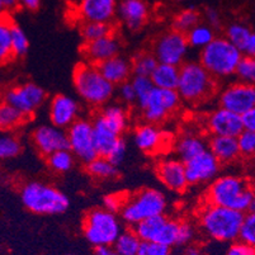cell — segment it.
Here are the masks:
<instances>
[{
    "label": "cell",
    "mask_w": 255,
    "mask_h": 255,
    "mask_svg": "<svg viewBox=\"0 0 255 255\" xmlns=\"http://www.w3.org/2000/svg\"><path fill=\"white\" fill-rule=\"evenodd\" d=\"M166 206L168 202L163 192L155 188H145L127 197L121 211V219L127 225L135 227L145 220L165 215Z\"/></svg>",
    "instance_id": "obj_8"
},
{
    "label": "cell",
    "mask_w": 255,
    "mask_h": 255,
    "mask_svg": "<svg viewBox=\"0 0 255 255\" xmlns=\"http://www.w3.org/2000/svg\"><path fill=\"white\" fill-rule=\"evenodd\" d=\"M131 83L135 88L136 97H137V104L138 108H142L146 104L147 99L151 96L152 90L155 89V85L152 83L151 78H147V76H133L131 79Z\"/></svg>",
    "instance_id": "obj_38"
},
{
    "label": "cell",
    "mask_w": 255,
    "mask_h": 255,
    "mask_svg": "<svg viewBox=\"0 0 255 255\" xmlns=\"http://www.w3.org/2000/svg\"><path fill=\"white\" fill-rule=\"evenodd\" d=\"M98 69L104 78L113 85H118L128 82V78L132 75V61L127 60L126 57L116 56L107 60L98 65Z\"/></svg>",
    "instance_id": "obj_25"
},
{
    "label": "cell",
    "mask_w": 255,
    "mask_h": 255,
    "mask_svg": "<svg viewBox=\"0 0 255 255\" xmlns=\"http://www.w3.org/2000/svg\"><path fill=\"white\" fill-rule=\"evenodd\" d=\"M76 157L69 149L60 150L46 157L50 169L55 173H68L73 169Z\"/></svg>",
    "instance_id": "obj_35"
},
{
    "label": "cell",
    "mask_w": 255,
    "mask_h": 255,
    "mask_svg": "<svg viewBox=\"0 0 255 255\" xmlns=\"http://www.w3.org/2000/svg\"><path fill=\"white\" fill-rule=\"evenodd\" d=\"M137 255H171V248L156 241H142Z\"/></svg>",
    "instance_id": "obj_46"
},
{
    "label": "cell",
    "mask_w": 255,
    "mask_h": 255,
    "mask_svg": "<svg viewBox=\"0 0 255 255\" xmlns=\"http://www.w3.org/2000/svg\"><path fill=\"white\" fill-rule=\"evenodd\" d=\"M103 121L118 135L122 136L128 128L129 116L122 104H108L98 113Z\"/></svg>",
    "instance_id": "obj_27"
},
{
    "label": "cell",
    "mask_w": 255,
    "mask_h": 255,
    "mask_svg": "<svg viewBox=\"0 0 255 255\" xmlns=\"http://www.w3.org/2000/svg\"><path fill=\"white\" fill-rule=\"evenodd\" d=\"M22 151V143L19 138L9 131L4 132L0 137V157L1 159H13Z\"/></svg>",
    "instance_id": "obj_39"
},
{
    "label": "cell",
    "mask_w": 255,
    "mask_h": 255,
    "mask_svg": "<svg viewBox=\"0 0 255 255\" xmlns=\"http://www.w3.org/2000/svg\"><path fill=\"white\" fill-rule=\"evenodd\" d=\"M32 141L37 151L47 157L53 152L69 149L68 132L53 125H42L32 132Z\"/></svg>",
    "instance_id": "obj_15"
},
{
    "label": "cell",
    "mask_w": 255,
    "mask_h": 255,
    "mask_svg": "<svg viewBox=\"0 0 255 255\" xmlns=\"http://www.w3.org/2000/svg\"><path fill=\"white\" fill-rule=\"evenodd\" d=\"M166 136L156 125L145 124L138 125L133 131V142L145 154H155L164 147Z\"/></svg>",
    "instance_id": "obj_21"
},
{
    "label": "cell",
    "mask_w": 255,
    "mask_h": 255,
    "mask_svg": "<svg viewBox=\"0 0 255 255\" xmlns=\"http://www.w3.org/2000/svg\"><path fill=\"white\" fill-rule=\"evenodd\" d=\"M73 83L79 97L96 108L106 106L115 94V85L104 78L97 65L87 61L76 65Z\"/></svg>",
    "instance_id": "obj_3"
},
{
    "label": "cell",
    "mask_w": 255,
    "mask_h": 255,
    "mask_svg": "<svg viewBox=\"0 0 255 255\" xmlns=\"http://www.w3.org/2000/svg\"><path fill=\"white\" fill-rule=\"evenodd\" d=\"M184 164L189 185L213 182L219 175L222 165L210 150L202 152Z\"/></svg>",
    "instance_id": "obj_16"
},
{
    "label": "cell",
    "mask_w": 255,
    "mask_h": 255,
    "mask_svg": "<svg viewBox=\"0 0 255 255\" xmlns=\"http://www.w3.org/2000/svg\"><path fill=\"white\" fill-rule=\"evenodd\" d=\"M241 117H243V122H244V128L248 131L255 132V107Z\"/></svg>",
    "instance_id": "obj_51"
},
{
    "label": "cell",
    "mask_w": 255,
    "mask_h": 255,
    "mask_svg": "<svg viewBox=\"0 0 255 255\" xmlns=\"http://www.w3.org/2000/svg\"><path fill=\"white\" fill-rule=\"evenodd\" d=\"M180 102L182 99L177 90L155 88L145 106L141 108L143 120L149 124H161L174 112H177Z\"/></svg>",
    "instance_id": "obj_10"
},
{
    "label": "cell",
    "mask_w": 255,
    "mask_h": 255,
    "mask_svg": "<svg viewBox=\"0 0 255 255\" xmlns=\"http://www.w3.org/2000/svg\"><path fill=\"white\" fill-rule=\"evenodd\" d=\"M93 122V129H94V142L98 156L108 157L110 152L116 146V143L122 138L115 129L111 128L103 121L99 115L94 117Z\"/></svg>",
    "instance_id": "obj_24"
},
{
    "label": "cell",
    "mask_w": 255,
    "mask_h": 255,
    "mask_svg": "<svg viewBox=\"0 0 255 255\" xmlns=\"http://www.w3.org/2000/svg\"><path fill=\"white\" fill-rule=\"evenodd\" d=\"M254 161H255V156H254Z\"/></svg>",
    "instance_id": "obj_58"
},
{
    "label": "cell",
    "mask_w": 255,
    "mask_h": 255,
    "mask_svg": "<svg viewBox=\"0 0 255 255\" xmlns=\"http://www.w3.org/2000/svg\"><path fill=\"white\" fill-rule=\"evenodd\" d=\"M83 233L89 244L99 248L113 247L124 230L117 213L101 207L88 211L83 219Z\"/></svg>",
    "instance_id": "obj_7"
},
{
    "label": "cell",
    "mask_w": 255,
    "mask_h": 255,
    "mask_svg": "<svg viewBox=\"0 0 255 255\" xmlns=\"http://www.w3.org/2000/svg\"><path fill=\"white\" fill-rule=\"evenodd\" d=\"M217 88L213 78L201 62L188 61L180 66V78L177 92L183 102L188 104H201L215 94Z\"/></svg>",
    "instance_id": "obj_6"
},
{
    "label": "cell",
    "mask_w": 255,
    "mask_h": 255,
    "mask_svg": "<svg viewBox=\"0 0 255 255\" xmlns=\"http://www.w3.org/2000/svg\"><path fill=\"white\" fill-rule=\"evenodd\" d=\"M117 13L127 28L136 31L147 19L149 8L143 0H121Z\"/></svg>",
    "instance_id": "obj_22"
},
{
    "label": "cell",
    "mask_w": 255,
    "mask_h": 255,
    "mask_svg": "<svg viewBox=\"0 0 255 255\" xmlns=\"http://www.w3.org/2000/svg\"><path fill=\"white\" fill-rule=\"evenodd\" d=\"M157 65H159V61L154 56V53H137L132 60V73H133V76H147V78H150Z\"/></svg>",
    "instance_id": "obj_33"
},
{
    "label": "cell",
    "mask_w": 255,
    "mask_h": 255,
    "mask_svg": "<svg viewBox=\"0 0 255 255\" xmlns=\"http://www.w3.org/2000/svg\"><path fill=\"white\" fill-rule=\"evenodd\" d=\"M245 213L206 203L198 215L199 229L211 240L234 243L240 239Z\"/></svg>",
    "instance_id": "obj_2"
},
{
    "label": "cell",
    "mask_w": 255,
    "mask_h": 255,
    "mask_svg": "<svg viewBox=\"0 0 255 255\" xmlns=\"http://www.w3.org/2000/svg\"><path fill=\"white\" fill-rule=\"evenodd\" d=\"M155 88L166 90H177L179 84L180 68L173 65L159 64L150 76Z\"/></svg>",
    "instance_id": "obj_28"
},
{
    "label": "cell",
    "mask_w": 255,
    "mask_h": 255,
    "mask_svg": "<svg viewBox=\"0 0 255 255\" xmlns=\"http://www.w3.org/2000/svg\"><path fill=\"white\" fill-rule=\"evenodd\" d=\"M205 17L207 20V24L210 27H212L213 29L219 28L220 24H221V17H220V13L215 8H211L208 6L205 11Z\"/></svg>",
    "instance_id": "obj_50"
},
{
    "label": "cell",
    "mask_w": 255,
    "mask_h": 255,
    "mask_svg": "<svg viewBox=\"0 0 255 255\" xmlns=\"http://www.w3.org/2000/svg\"><path fill=\"white\" fill-rule=\"evenodd\" d=\"M174 150L178 159L182 160L183 163H187L202 152L207 151L208 141H206V138H203L199 133L188 131L178 138Z\"/></svg>",
    "instance_id": "obj_23"
},
{
    "label": "cell",
    "mask_w": 255,
    "mask_h": 255,
    "mask_svg": "<svg viewBox=\"0 0 255 255\" xmlns=\"http://www.w3.org/2000/svg\"><path fill=\"white\" fill-rule=\"evenodd\" d=\"M4 103L17 108L27 118L31 117L46 99L45 90L34 83H23L10 87L3 96Z\"/></svg>",
    "instance_id": "obj_11"
},
{
    "label": "cell",
    "mask_w": 255,
    "mask_h": 255,
    "mask_svg": "<svg viewBox=\"0 0 255 255\" xmlns=\"http://www.w3.org/2000/svg\"><path fill=\"white\" fill-rule=\"evenodd\" d=\"M239 150L243 157L255 156V132L244 129L243 133L238 137Z\"/></svg>",
    "instance_id": "obj_44"
},
{
    "label": "cell",
    "mask_w": 255,
    "mask_h": 255,
    "mask_svg": "<svg viewBox=\"0 0 255 255\" xmlns=\"http://www.w3.org/2000/svg\"><path fill=\"white\" fill-rule=\"evenodd\" d=\"M238 80L255 87V59L254 57L244 56L236 70Z\"/></svg>",
    "instance_id": "obj_42"
},
{
    "label": "cell",
    "mask_w": 255,
    "mask_h": 255,
    "mask_svg": "<svg viewBox=\"0 0 255 255\" xmlns=\"http://www.w3.org/2000/svg\"><path fill=\"white\" fill-rule=\"evenodd\" d=\"M11 31V48H13V56L22 57L28 52L29 41L27 34L24 33L19 25L11 22L10 24Z\"/></svg>",
    "instance_id": "obj_41"
},
{
    "label": "cell",
    "mask_w": 255,
    "mask_h": 255,
    "mask_svg": "<svg viewBox=\"0 0 255 255\" xmlns=\"http://www.w3.org/2000/svg\"><path fill=\"white\" fill-rule=\"evenodd\" d=\"M66 132L69 138V150L73 152L76 159L87 165L98 157L92 121L79 118L75 124L66 129Z\"/></svg>",
    "instance_id": "obj_9"
},
{
    "label": "cell",
    "mask_w": 255,
    "mask_h": 255,
    "mask_svg": "<svg viewBox=\"0 0 255 255\" xmlns=\"http://www.w3.org/2000/svg\"><path fill=\"white\" fill-rule=\"evenodd\" d=\"M188 50H189V43L187 36L173 29L156 39L152 53L159 64L173 65L180 68L184 64Z\"/></svg>",
    "instance_id": "obj_12"
},
{
    "label": "cell",
    "mask_w": 255,
    "mask_h": 255,
    "mask_svg": "<svg viewBox=\"0 0 255 255\" xmlns=\"http://www.w3.org/2000/svg\"><path fill=\"white\" fill-rule=\"evenodd\" d=\"M113 28L111 23H99V22H85L82 25L80 33L83 39L87 42H93L97 39H101L103 37L110 36L112 33Z\"/></svg>",
    "instance_id": "obj_36"
},
{
    "label": "cell",
    "mask_w": 255,
    "mask_h": 255,
    "mask_svg": "<svg viewBox=\"0 0 255 255\" xmlns=\"http://www.w3.org/2000/svg\"><path fill=\"white\" fill-rule=\"evenodd\" d=\"M206 203L248 213L255 210V189L245 178L221 175L208 185Z\"/></svg>",
    "instance_id": "obj_1"
},
{
    "label": "cell",
    "mask_w": 255,
    "mask_h": 255,
    "mask_svg": "<svg viewBox=\"0 0 255 255\" xmlns=\"http://www.w3.org/2000/svg\"><path fill=\"white\" fill-rule=\"evenodd\" d=\"M244 53L226 38L216 37L212 42L199 52V62L203 68L219 80L236 75Z\"/></svg>",
    "instance_id": "obj_4"
},
{
    "label": "cell",
    "mask_w": 255,
    "mask_h": 255,
    "mask_svg": "<svg viewBox=\"0 0 255 255\" xmlns=\"http://www.w3.org/2000/svg\"><path fill=\"white\" fill-rule=\"evenodd\" d=\"M120 48L121 43L115 34H110L93 42L85 43L83 47V55L87 62L98 66L102 62L118 56Z\"/></svg>",
    "instance_id": "obj_19"
},
{
    "label": "cell",
    "mask_w": 255,
    "mask_h": 255,
    "mask_svg": "<svg viewBox=\"0 0 255 255\" xmlns=\"http://www.w3.org/2000/svg\"><path fill=\"white\" fill-rule=\"evenodd\" d=\"M25 120L27 117L22 112H19L17 108L10 104L3 102L0 107V126L4 131H11V129L17 128Z\"/></svg>",
    "instance_id": "obj_34"
},
{
    "label": "cell",
    "mask_w": 255,
    "mask_h": 255,
    "mask_svg": "<svg viewBox=\"0 0 255 255\" xmlns=\"http://www.w3.org/2000/svg\"><path fill=\"white\" fill-rule=\"evenodd\" d=\"M183 255H203V254L197 249H189V250H187V252H185Z\"/></svg>",
    "instance_id": "obj_56"
},
{
    "label": "cell",
    "mask_w": 255,
    "mask_h": 255,
    "mask_svg": "<svg viewBox=\"0 0 255 255\" xmlns=\"http://www.w3.org/2000/svg\"><path fill=\"white\" fill-rule=\"evenodd\" d=\"M208 150L221 164H231L241 156L236 137L212 136L208 141Z\"/></svg>",
    "instance_id": "obj_26"
},
{
    "label": "cell",
    "mask_w": 255,
    "mask_h": 255,
    "mask_svg": "<svg viewBox=\"0 0 255 255\" xmlns=\"http://www.w3.org/2000/svg\"><path fill=\"white\" fill-rule=\"evenodd\" d=\"M18 5H19V0H0L1 10H5V11L14 10Z\"/></svg>",
    "instance_id": "obj_53"
},
{
    "label": "cell",
    "mask_w": 255,
    "mask_h": 255,
    "mask_svg": "<svg viewBox=\"0 0 255 255\" xmlns=\"http://www.w3.org/2000/svg\"><path fill=\"white\" fill-rule=\"evenodd\" d=\"M205 124L206 128L212 136H226V137L238 138L245 129L241 116L221 108V107L212 111L207 116Z\"/></svg>",
    "instance_id": "obj_14"
},
{
    "label": "cell",
    "mask_w": 255,
    "mask_h": 255,
    "mask_svg": "<svg viewBox=\"0 0 255 255\" xmlns=\"http://www.w3.org/2000/svg\"><path fill=\"white\" fill-rule=\"evenodd\" d=\"M188 39V43H189V47L198 48V50L202 51L203 48L207 47L213 39L216 38L215 37V29L212 27H210L208 24H198L197 27H194L189 33L185 34Z\"/></svg>",
    "instance_id": "obj_31"
},
{
    "label": "cell",
    "mask_w": 255,
    "mask_h": 255,
    "mask_svg": "<svg viewBox=\"0 0 255 255\" xmlns=\"http://www.w3.org/2000/svg\"><path fill=\"white\" fill-rule=\"evenodd\" d=\"M80 107L74 98L65 94H57L52 98L48 108L51 125L62 129H68L79 120Z\"/></svg>",
    "instance_id": "obj_18"
},
{
    "label": "cell",
    "mask_w": 255,
    "mask_h": 255,
    "mask_svg": "<svg viewBox=\"0 0 255 255\" xmlns=\"http://www.w3.org/2000/svg\"><path fill=\"white\" fill-rule=\"evenodd\" d=\"M117 10V0H80L79 4V13L85 22L111 23Z\"/></svg>",
    "instance_id": "obj_20"
},
{
    "label": "cell",
    "mask_w": 255,
    "mask_h": 255,
    "mask_svg": "<svg viewBox=\"0 0 255 255\" xmlns=\"http://www.w3.org/2000/svg\"><path fill=\"white\" fill-rule=\"evenodd\" d=\"M201 20V14L194 8L184 9L180 13H178L177 17L173 20V28L174 31L180 32L183 34H187L197 27Z\"/></svg>",
    "instance_id": "obj_32"
},
{
    "label": "cell",
    "mask_w": 255,
    "mask_h": 255,
    "mask_svg": "<svg viewBox=\"0 0 255 255\" xmlns=\"http://www.w3.org/2000/svg\"><path fill=\"white\" fill-rule=\"evenodd\" d=\"M23 206L36 215H60L70 206L68 196L53 185L28 182L19 191Z\"/></svg>",
    "instance_id": "obj_5"
},
{
    "label": "cell",
    "mask_w": 255,
    "mask_h": 255,
    "mask_svg": "<svg viewBox=\"0 0 255 255\" xmlns=\"http://www.w3.org/2000/svg\"><path fill=\"white\" fill-rule=\"evenodd\" d=\"M94 255H120L113 247H99L94 249Z\"/></svg>",
    "instance_id": "obj_54"
},
{
    "label": "cell",
    "mask_w": 255,
    "mask_h": 255,
    "mask_svg": "<svg viewBox=\"0 0 255 255\" xmlns=\"http://www.w3.org/2000/svg\"><path fill=\"white\" fill-rule=\"evenodd\" d=\"M226 255H255V248L247 244L244 241L236 240L231 243L227 249Z\"/></svg>",
    "instance_id": "obj_49"
},
{
    "label": "cell",
    "mask_w": 255,
    "mask_h": 255,
    "mask_svg": "<svg viewBox=\"0 0 255 255\" xmlns=\"http://www.w3.org/2000/svg\"><path fill=\"white\" fill-rule=\"evenodd\" d=\"M219 104L221 108L244 116L255 107V87L240 80L231 83L220 93Z\"/></svg>",
    "instance_id": "obj_13"
},
{
    "label": "cell",
    "mask_w": 255,
    "mask_h": 255,
    "mask_svg": "<svg viewBox=\"0 0 255 255\" xmlns=\"http://www.w3.org/2000/svg\"><path fill=\"white\" fill-rule=\"evenodd\" d=\"M142 240L133 229L125 230L115 243L113 248L120 255H137Z\"/></svg>",
    "instance_id": "obj_30"
},
{
    "label": "cell",
    "mask_w": 255,
    "mask_h": 255,
    "mask_svg": "<svg viewBox=\"0 0 255 255\" xmlns=\"http://www.w3.org/2000/svg\"><path fill=\"white\" fill-rule=\"evenodd\" d=\"M127 197L128 196H126L125 193L107 194L103 198V208L108 210L110 212L121 213L127 201Z\"/></svg>",
    "instance_id": "obj_45"
},
{
    "label": "cell",
    "mask_w": 255,
    "mask_h": 255,
    "mask_svg": "<svg viewBox=\"0 0 255 255\" xmlns=\"http://www.w3.org/2000/svg\"><path fill=\"white\" fill-rule=\"evenodd\" d=\"M178 1H183V0H178Z\"/></svg>",
    "instance_id": "obj_57"
},
{
    "label": "cell",
    "mask_w": 255,
    "mask_h": 255,
    "mask_svg": "<svg viewBox=\"0 0 255 255\" xmlns=\"http://www.w3.org/2000/svg\"><path fill=\"white\" fill-rule=\"evenodd\" d=\"M19 4L28 10H37L39 8L41 0H19Z\"/></svg>",
    "instance_id": "obj_55"
},
{
    "label": "cell",
    "mask_w": 255,
    "mask_h": 255,
    "mask_svg": "<svg viewBox=\"0 0 255 255\" xmlns=\"http://www.w3.org/2000/svg\"><path fill=\"white\" fill-rule=\"evenodd\" d=\"M239 240L244 241L247 244L255 248V210L245 213L244 224L241 227L240 239Z\"/></svg>",
    "instance_id": "obj_43"
},
{
    "label": "cell",
    "mask_w": 255,
    "mask_h": 255,
    "mask_svg": "<svg viewBox=\"0 0 255 255\" xmlns=\"http://www.w3.org/2000/svg\"><path fill=\"white\" fill-rule=\"evenodd\" d=\"M126 152H127L126 142H125L124 138H121V140L116 143V146L112 149V151L110 152V155H108L107 159L110 160L112 164H115L116 166H118L120 164L124 163L125 157H126Z\"/></svg>",
    "instance_id": "obj_48"
},
{
    "label": "cell",
    "mask_w": 255,
    "mask_h": 255,
    "mask_svg": "<svg viewBox=\"0 0 255 255\" xmlns=\"http://www.w3.org/2000/svg\"><path fill=\"white\" fill-rule=\"evenodd\" d=\"M118 97L125 104H135L137 102V97H136V92H135V88L132 85L131 80L128 82L124 83V84H121L118 87Z\"/></svg>",
    "instance_id": "obj_47"
},
{
    "label": "cell",
    "mask_w": 255,
    "mask_h": 255,
    "mask_svg": "<svg viewBox=\"0 0 255 255\" xmlns=\"http://www.w3.org/2000/svg\"><path fill=\"white\" fill-rule=\"evenodd\" d=\"M157 178L169 191L182 193L189 185L185 171V164L179 159H163L160 160L155 168Z\"/></svg>",
    "instance_id": "obj_17"
},
{
    "label": "cell",
    "mask_w": 255,
    "mask_h": 255,
    "mask_svg": "<svg viewBox=\"0 0 255 255\" xmlns=\"http://www.w3.org/2000/svg\"><path fill=\"white\" fill-rule=\"evenodd\" d=\"M87 173L96 179H112L118 175V169L107 157L98 156L85 165Z\"/></svg>",
    "instance_id": "obj_29"
},
{
    "label": "cell",
    "mask_w": 255,
    "mask_h": 255,
    "mask_svg": "<svg viewBox=\"0 0 255 255\" xmlns=\"http://www.w3.org/2000/svg\"><path fill=\"white\" fill-rule=\"evenodd\" d=\"M253 32L248 28L247 25L241 24V23H233L226 28V37L231 43H233L235 47H238L239 50L243 52L245 45H247L248 39L250 38Z\"/></svg>",
    "instance_id": "obj_37"
},
{
    "label": "cell",
    "mask_w": 255,
    "mask_h": 255,
    "mask_svg": "<svg viewBox=\"0 0 255 255\" xmlns=\"http://www.w3.org/2000/svg\"><path fill=\"white\" fill-rule=\"evenodd\" d=\"M11 20L5 18L1 19L0 24V59L5 62L13 57V48H11V31H10Z\"/></svg>",
    "instance_id": "obj_40"
},
{
    "label": "cell",
    "mask_w": 255,
    "mask_h": 255,
    "mask_svg": "<svg viewBox=\"0 0 255 255\" xmlns=\"http://www.w3.org/2000/svg\"><path fill=\"white\" fill-rule=\"evenodd\" d=\"M244 56L254 57L255 59V33H252L250 38L248 39L247 45H245L244 50H243Z\"/></svg>",
    "instance_id": "obj_52"
}]
</instances>
